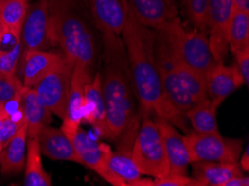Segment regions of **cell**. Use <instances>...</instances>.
I'll use <instances>...</instances> for the list:
<instances>
[{
	"instance_id": "9",
	"label": "cell",
	"mask_w": 249,
	"mask_h": 186,
	"mask_svg": "<svg viewBox=\"0 0 249 186\" xmlns=\"http://www.w3.org/2000/svg\"><path fill=\"white\" fill-rule=\"evenodd\" d=\"M80 164L88 166L108 183L114 186H125L124 182L115 177L107 168V156L111 153V147L107 144L97 142L82 127L71 137Z\"/></svg>"
},
{
	"instance_id": "7",
	"label": "cell",
	"mask_w": 249,
	"mask_h": 186,
	"mask_svg": "<svg viewBox=\"0 0 249 186\" xmlns=\"http://www.w3.org/2000/svg\"><path fill=\"white\" fill-rule=\"evenodd\" d=\"M187 149L192 162H227L238 163L243 142L240 139L224 138L219 132L201 134L189 132L184 136Z\"/></svg>"
},
{
	"instance_id": "3",
	"label": "cell",
	"mask_w": 249,
	"mask_h": 186,
	"mask_svg": "<svg viewBox=\"0 0 249 186\" xmlns=\"http://www.w3.org/2000/svg\"><path fill=\"white\" fill-rule=\"evenodd\" d=\"M85 0H48L50 37L53 46L71 63L92 70L96 58L95 37Z\"/></svg>"
},
{
	"instance_id": "22",
	"label": "cell",
	"mask_w": 249,
	"mask_h": 186,
	"mask_svg": "<svg viewBox=\"0 0 249 186\" xmlns=\"http://www.w3.org/2000/svg\"><path fill=\"white\" fill-rule=\"evenodd\" d=\"M27 127L25 124L0 153V166H1V173L3 175L17 174L24 169L26 153H27Z\"/></svg>"
},
{
	"instance_id": "10",
	"label": "cell",
	"mask_w": 249,
	"mask_h": 186,
	"mask_svg": "<svg viewBox=\"0 0 249 186\" xmlns=\"http://www.w3.org/2000/svg\"><path fill=\"white\" fill-rule=\"evenodd\" d=\"M233 10V0H209L207 36L214 62H224L227 57L229 27Z\"/></svg>"
},
{
	"instance_id": "11",
	"label": "cell",
	"mask_w": 249,
	"mask_h": 186,
	"mask_svg": "<svg viewBox=\"0 0 249 186\" xmlns=\"http://www.w3.org/2000/svg\"><path fill=\"white\" fill-rule=\"evenodd\" d=\"M20 44L21 56L34 51H47L52 46L48 0H37L29 5L21 28Z\"/></svg>"
},
{
	"instance_id": "4",
	"label": "cell",
	"mask_w": 249,
	"mask_h": 186,
	"mask_svg": "<svg viewBox=\"0 0 249 186\" xmlns=\"http://www.w3.org/2000/svg\"><path fill=\"white\" fill-rule=\"evenodd\" d=\"M154 59L169 101L182 114L208 97L206 76L183 65L154 30Z\"/></svg>"
},
{
	"instance_id": "12",
	"label": "cell",
	"mask_w": 249,
	"mask_h": 186,
	"mask_svg": "<svg viewBox=\"0 0 249 186\" xmlns=\"http://www.w3.org/2000/svg\"><path fill=\"white\" fill-rule=\"evenodd\" d=\"M95 27L102 34L121 35L130 14L129 0H88Z\"/></svg>"
},
{
	"instance_id": "37",
	"label": "cell",
	"mask_w": 249,
	"mask_h": 186,
	"mask_svg": "<svg viewBox=\"0 0 249 186\" xmlns=\"http://www.w3.org/2000/svg\"><path fill=\"white\" fill-rule=\"evenodd\" d=\"M6 30H7L6 26H5V24H3V22H2L1 18H0V40H1V38H2V36H3V34L6 33Z\"/></svg>"
},
{
	"instance_id": "17",
	"label": "cell",
	"mask_w": 249,
	"mask_h": 186,
	"mask_svg": "<svg viewBox=\"0 0 249 186\" xmlns=\"http://www.w3.org/2000/svg\"><path fill=\"white\" fill-rule=\"evenodd\" d=\"M64 58L62 52L34 51L26 52L20 59L21 82L26 88H33L41 78L58 65Z\"/></svg>"
},
{
	"instance_id": "33",
	"label": "cell",
	"mask_w": 249,
	"mask_h": 186,
	"mask_svg": "<svg viewBox=\"0 0 249 186\" xmlns=\"http://www.w3.org/2000/svg\"><path fill=\"white\" fill-rule=\"evenodd\" d=\"M236 63L235 66L238 70L241 79L245 86L249 84V48L244 49L238 54L235 55Z\"/></svg>"
},
{
	"instance_id": "19",
	"label": "cell",
	"mask_w": 249,
	"mask_h": 186,
	"mask_svg": "<svg viewBox=\"0 0 249 186\" xmlns=\"http://www.w3.org/2000/svg\"><path fill=\"white\" fill-rule=\"evenodd\" d=\"M39 147L41 154L55 161H67L80 164L76 152L71 138L60 128L52 127L50 125L45 126L38 135Z\"/></svg>"
},
{
	"instance_id": "29",
	"label": "cell",
	"mask_w": 249,
	"mask_h": 186,
	"mask_svg": "<svg viewBox=\"0 0 249 186\" xmlns=\"http://www.w3.org/2000/svg\"><path fill=\"white\" fill-rule=\"evenodd\" d=\"M22 125H25L22 107L19 111L9 114L5 111L2 106H0V152L16 135V133L20 130Z\"/></svg>"
},
{
	"instance_id": "38",
	"label": "cell",
	"mask_w": 249,
	"mask_h": 186,
	"mask_svg": "<svg viewBox=\"0 0 249 186\" xmlns=\"http://www.w3.org/2000/svg\"><path fill=\"white\" fill-rule=\"evenodd\" d=\"M3 1V0H0V2H2Z\"/></svg>"
},
{
	"instance_id": "34",
	"label": "cell",
	"mask_w": 249,
	"mask_h": 186,
	"mask_svg": "<svg viewBox=\"0 0 249 186\" xmlns=\"http://www.w3.org/2000/svg\"><path fill=\"white\" fill-rule=\"evenodd\" d=\"M249 185V177L244 175H237L229 178L227 182L222 186H248Z\"/></svg>"
},
{
	"instance_id": "35",
	"label": "cell",
	"mask_w": 249,
	"mask_h": 186,
	"mask_svg": "<svg viewBox=\"0 0 249 186\" xmlns=\"http://www.w3.org/2000/svg\"><path fill=\"white\" fill-rule=\"evenodd\" d=\"M235 8L249 13V0H233Z\"/></svg>"
},
{
	"instance_id": "8",
	"label": "cell",
	"mask_w": 249,
	"mask_h": 186,
	"mask_svg": "<svg viewBox=\"0 0 249 186\" xmlns=\"http://www.w3.org/2000/svg\"><path fill=\"white\" fill-rule=\"evenodd\" d=\"M74 64L65 56L59 64L33 87L39 101L60 119L66 115Z\"/></svg>"
},
{
	"instance_id": "5",
	"label": "cell",
	"mask_w": 249,
	"mask_h": 186,
	"mask_svg": "<svg viewBox=\"0 0 249 186\" xmlns=\"http://www.w3.org/2000/svg\"><path fill=\"white\" fill-rule=\"evenodd\" d=\"M183 65L206 76L214 59L210 51L208 36L197 29L188 30L181 24L179 17L173 18L162 27L156 29Z\"/></svg>"
},
{
	"instance_id": "23",
	"label": "cell",
	"mask_w": 249,
	"mask_h": 186,
	"mask_svg": "<svg viewBox=\"0 0 249 186\" xmlns=\"http://www.w3.org/2000/svg\"><path fill=\"white\" fill-rule=\"evenodd\" d=\"M26 186H51L52 177L44 169L41 151L37 137L28 138L25 162Z\"/></svg>"
},
{
	"instance_id": "26",
	"label": "cell",
	"mask_w": 249,
	"mask_h": 186,
	"mask_svg": "<svg viewBox=\"0 0 249 186\" xmlns=\"http://www.w3.org/2000/svg\"><path fill=\"white\" fill-rule=\"evenodd\" d=\"M229 51L233 55L249 48V13L244 10H233L229 27Z\"/></svg>"
},
{
	"instance_id": "18",
	"label": "cell",
	"mask_w": 249,
	"mask_h": 186,
	"mask_svg": "<svg viewBox=\"0 0 249 186\" xmlns=\"http://www.w3.org/2000/svg\"><path fill=\"white\" fill-rule=\"evenodd\" d=\"M83 121L92 125V127L100 135L107 137V109L102 93L101 73H97L85 85Z\"/></svg>"
},
{
	"instance_id": "13",
	"label": "cell",
	"mask_w": 249,
	"mask_h": 186,
	"mask_svg": "<svg viewBox=\"0 0 249 186\" xmlns=\"http://www.w3.org/2000/svg\"><path fill=\"white\" fill-rule=\"evenodd\" d=\"M92 79L90 69L80 63H76L73 68L71 81V89L67 100L66 115L63 119L60 127L65 134L71 138L83 121V111H84V88L85 85Z\"/></svg>"
},
{
	"instance_id": "30",
	"label": "cell",
	"mask_w": 249,
	"mask_h": 186,
	"mask_svg": "<svg viewBox=\"0 0 249 186\" xmlns=\"http://www.w3.org/2000/svg\"><path fill=\"white\" fill-rule=\"evenodd\" d=\"M25 87L19 77L0 74V106L16 100L24 93Z\"/></svg>"
},
{
	"instance_id": "25",
	"label": "cell",
	"mask_w": 249,
	"mask_h": 186,
	"mask_svg": "<svg viewBox=\"0 0 249 186\" xmlns=\"http://www.w3.org/2000/svg\"><path fill=\"white\" fill-rule=\"evenodd\" d=\"M187 119H189L195 132L201 134L219 132L217 121V108L211 104L208 97L199 101L197 105L184 113Z\"/></svg>"
},
{
	"instance_id": "15",
	"label": "cell",
	"mask_w": 249,
	"mask_h": 186,
	"mask_svg": "<svg viewBox=\"0 0 249 186\" xmlns=\"http://www.w3.org/2000/svg\"><path fill=\"white\" fill-rule=\"evenodd\" d=\"M154 119L164 144L169 163V174L188 175V166L191 164V158L184 142V136L168 120L158 117H154Z\"/></svg>"
},
{
	"instance_id": "14",
	"label": "cell",
	"mask_w": 249,
	"mask_h": 186,
	"mask_svg": "<svg viewBox=\"0 0 249 186\" xmlns=\"http://www.w3.org/2000/svg\"><path fill=\"white\" fill-rule=\"evenodd\" d=\"M207 94L214 107H218L232 93L244 85L235 64L225 65L224 62H214L206 75Z\"/></svg>"
},
{
	"instance_id": "39",
	"label": "cell",
	"mask_w": 249,
	"mask_h": 186,
	"mask_svg": "<svg viewBox=\"0 0 249 186\" xmlns=\"http://www.w3.org/2000/svg\"><path fill=\"white\" fill-rule=\"evenodd\" d=\"M0 153H1V152H0Z\"/></svg>"
},
{
	"instance_id": "2",
	"label": "cell",
	"mask_w": 249,
	"mask_h": 186,
	"mask_svg": "<svg viewBox=\"0 0 249 186\" xmlns=\"http://www.w3.org/2000/svg\"><path fill=\"white\" fill-rule=\"evenodd\" d=\"M121 35L123 36L141 118L145 115L158 117L187 132L186 116L169 101L162 86L154 59V29L141 24L130 10Z\"/></svg>"
},
{
	"instance_id": "32",
	"label": "cell",
	"mask_w": 249,
	"mask_h": 186,
	"mask_svg": "<svg viewBox=\"0 0 249 186\" xmlns=\"http://www.w3.org/2000/svg\"><path fill=\"white\" fill-rule=\"evenodd\" d=\"M151 186H198L196 181L188 175L168 174L167 176L152 180Z\"/></svg>"
},
{
	"instance_id": "31",
	"label": "cell",
	"mask_w": 249,
	"mask_h": 186,
	"mask_svg": "<svg viewBox=\"0 0 249 186\" xmlns=\"http://www.w3.org/2000/svg\"><path fill=\"white\" fill-rule=\"evenodd\" d=\"M21 59L20 41L11 51L0 54V74L6 76H16L18 66Z\"/></svg>"
},
{
	"instance_id": "36",
	"label": "cell",
	"mask_w": 249,
	"mask_h": 186,
	"mask_svg": "<svg viewBox=\"0 0 249 186\" xmlns=\"http://www.w3.org/2000/svg\"><path fill=\"white\" fill-rule=\"evenodd\" d=\"M241 156V155H240ZM248 165H249V158H248V150L246 149V151H245V153L243 156H241V159H240V169L243 170H248Z\"/></svg>"
},
{
	"instance_id": "1",
	"label": "cell",
	"mask_w": 249,
	"mask_h": 186,
	"mask_svg": "<svg viewBox=\"0 0 249 186\" xmlns=\"http://www.w3.org/2000/svg\"><path fill=\"white\" fill-rule=\"evenodd\" d=\"M101 83L107 109V137L119 142V150H131L141 116L137 112V95L120 35L102 34Z\"/></svg>"
},
{
	"instance_id": "28",
	"label": "cell",
	"mask_w": 249,
	"mask_h": 186,
	"mask_svg": "<svg viewBox=\"0 0 249 186\" xmlns=\"http://www.w3.org/2000/svg\"><path fill=\"white\" fill-rule=\"evenodd\" d=\"M208 3L209 0H180L182 11L195 29L198 32H208Z\"/></svg>"
},
{
	"instance_id": "6",
	"label": "cell",
	"mask_w": 249,
	"mask_h": 186,
	"mask_svg": "<svg viewBox=\"0 0 249 186\" xmlns=\"http://www.w3.org/2000/svg\"><path fill=\"white\" fill-rule=\"evenodd\" d=\"M131 154L142 175L161 178L169 174V163L154 117L143 116L132 144Z\"/></svg>"
},
{
	"instance_id": "27",
	"label": "cell",
	"mask_w": 249,
	"mask_h": 186,
	"mask_svg": "<svg viewBox=\"0 0 249 186\" xmlns=\"http://www.w3.org/2000/svg\"><path fill=\"white\" fill-rule=\"evenodd\" d=\"M28 8L29 0H3L0 2V18L6 28L15 35L20 37Z\"/></svg>"
},
{
	"instance_id": "16",
	"label": "cell",
	"mask_w": 249,
	"mask_h": 186,
	"mask_svg": "<svg viewBox=\"0 0 249 186\" xmlns=\"http://www.w3.org/2000/svg\"><path fill=\"white\" fill-rule=\"evenodd\" d=\"M129 5L134 17L154 30L178 17L176 0H129Z\"/></svg>"
},
{
	"instance_id": "20",
	"label": "cell",
	"mask_w": 249,
	"mask_h": 186,
	"mask_svg": "<svg viewBox=\"0 0 249 186\" xmlns=\"http://www.w3.org/2000/svg\"><path fill=\"white\" fill-rule=\"evenodd\" d=\"M192 178L198 186H222L229 178L243 175L238 163L192 162Z\"/></svg>"
},
{
	"instance_id": "24",
	"label": "cell",
	"mask_w": 249,
	"mask_h": 186,
	"mask_svg": "<svg viewBox=\"0 0 249 186\" xmlns=\"http://www.w3.org/2000/svg\"><path fill=\"white\" fill-rule=\"evenodd\" d=\"M107 168L113 175L124 182L125 186H130L134 181L142 177V173L132 157L131 150L111 151L107 156Z\"/></svg>"
},
{
	"instance_id": "21",
	"label": "cell",
	"mask_w": 249,
	"mask_h": 186,
	"mask_svg": "<svg viewBox=\"0 0 249 186\" xmlns=\"http://www.w3.org/2000/svg\"><path fill=\"white\" fill-rule=\"evenodd\" d=\"M22 112L27 127L28 138L37 137L38 133L52 121V113L43 102L34 88H26L22 94Z\"/></svg>"
}]
</instances>
